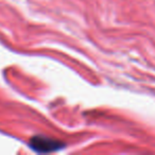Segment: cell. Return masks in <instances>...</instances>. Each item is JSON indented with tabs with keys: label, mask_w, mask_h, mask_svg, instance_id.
Masks as SVG:
<instances>
[{
	"label": "cell",
	"mask_w": 155,
	"mask_h": 155,
	"mask_svg": "<svg viewBox=\"0 0 155 155\" xmlns=\"http://www.w3.org/2000/svg\"><path fill=\"white\" fill-rule=\"evenodd\" d=\"M30 147L38 153H48L58 150L61 148V143L60 141H56V140H53L51 138L36 136V137L32 138Z\"/></svg>",
	"instance_id": "6da1fadb"
}]
</instances>
